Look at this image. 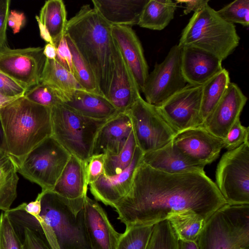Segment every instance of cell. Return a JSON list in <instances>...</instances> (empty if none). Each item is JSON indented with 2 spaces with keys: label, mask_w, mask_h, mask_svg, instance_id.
<instances>
[{
  "label": "cell",
  "mask_w": 249,
  "mask_h": 249,
  "mask_svg": "<svg viewBox=\"0 0 249 249\" xmlns=\"http://www.w3.org/2000/svg\"><path fill=\"white\" fill-rule=\"evenodd\" d=\"M153 225L133 226L121 233L116 249H146Z\"/></svg>",
  "instance_id": "36"
},
{
  "label": "cell",
  "mask_w": 249,
  "mask_h": 249,
  "mask_svg": "<svg viewBox=\"0 0 249 249\" xmlns=\"http://www.w3.org/2000/svg\"><path fill=\"white\" fill-rule=\"evenodd\" d=\"M0 150L7 153L4 133L0 119Z\"/></svg>",
  "instance_id": "50"
},
{
  "label": "cell",
  "mask_w": 249,
  "mask_h": 249,
  "mask_svg": "<svg viewBox=\"0 0 249 249\" xmlns=\"http://www.w3.org/2000/svg\"><path fill=\"white\" fill-rule=\"evenodd\" d=\"M39 222L52 249H91L84 223L85 197L69 199L41 192Z\"/></svg>",
  "instance_id": "4"
},
{
  "label": "cell",
  "mask_w": 249,
  "mask_h": 249,
  "mask_svg": "<svg viewBox=\"0 0 249 249\" xmlns=\"http://www.w3.org/2000/svg\"><path fill=\"white\" fill-rule=\"evenodd\" d=\"M71 154L50 136L16 161L17 171L25 178L36 183L41 192L52 191Z\"/></svg>",
  "instance_id": "8"
},
{
  "label": "cell",
  "mask_w": 249,
  "mask_h": 249,
  "mask_svg": "<svg viewBox=\"0 0 249 249\" xmlns=\"http://www.w3.org/2000/svg\"><path fill=\"white\" fill-rule=\"evenodd\" d=\"M143 155L137 146L130 164L124 170L113 176L104 173L90 184V192L96 200L113 208L124 198L131 189L135 171L142 161Z\"/></svg>",
  "instance_id": "16"
},
{
  "label": "cell",
  "mask_w": 249,
  "mask_h": 249,
  "mask_svg": "<svg viewBox=\"0 0 249 249\" xmlns=\"http://www.w3.org/2000/svg\"><path fill=\"white\" fill-rule=\"evenodd\" d=\"M55 60L69 72L73 74L72 56L65 36L60 40L56 47Z\"/></svg>",
  "instance_id": "43"
},
{
  "label": "cell",
  "mask_w": 249,
  "mask_h": 249,
  "mask_svg": "<svg viewBox=\"0 0 249 249\" xmlns=\"http://www.w3.org/2000/svg\"><path fill=\"white\" fill-rule=\"evenodd\" d=\"M111 32L124 61L142 92L149 74L141 42L131 27L111 26Z\"/></svg>",
  "instance_id": "18"
},
{
  "label": "cell",
  "mask_w": 249,
  "mask_h": 249,
  "mask_svg": "<svg viewBox=\"0 0 249 249\" xmlns=\"http://www.w3.org/2000/svg\"><path fill=\"white\" fill-rule=\"evenodd\" d=\"M239 40L234 24L224 20L208 4L194 13L178 45L200 49L223 61L233 52Z\"/></svg>",
  "instance_id": "5"
},
{
  "label": "cell",
  "mask_w": 249,
  "mask_h": 249,
  "mask_svg": "<svg viewBox=\"0 0 249 249\" xmlns=\"http://www.w3.org/2000/svg\"><path fill=\"white\" fill-rule=\"evenodd\" d=\"M172 142L190 160L204 167L216 160L224 148L223 140L213 135L203 126L178 132Z\"/></svg>",
  "instance_id": "14"
},
{
  "label": "cell",
  "mask_w": 249,
  "mask_h": 249,
  "mask_svg": "<svg viewBox=\"0 0 249 249\" xmlns=\"http://www.w3.org/2000/svg\"><path fill=\"white\" fill-rule=\"evenodd\" d=\"M85 163L71 155L52 191L69 199L86 197L88 186Z\"/></svg>",
  "instance_id": "26"
},
{
  "label": "cell",
  "mask_w": 249,
  "mask_h": 249,
  "mask_svg": "<svg viewBox=\"0 0 249 249\" xmlns=\"http://www.w3.org/2000/svg\"><path fill=\"white\" fill-rule=\"evenodd\" d=\"M126 111L131 120L137 146L143 154L164 146L177 134L158 107L148 103L141 96Z\"/></svg>",
  "instance_id": "10"
},
{
  "label": "cell",
  "mask_w": 249,
  "mask_h": 249,
  "mask_svg": "<svg viewBox=\"0 0 249 249\" xmlns=\"http://www.w3.org/2000/svg\"><path fill=\"white\" fill-rule=\"evenodd\" d=\"M172 141L160 149L143 154L142 162L155 170L171 174L204 171V166L190 160Z\"/></svg>",
  "instance_id": "22"
},
{
  "label": "cell",
  "mask_w": 249,
  "mask_h": 249,
  "mask_svg": "<svg viewBox=\"0 0 249 249\" xmlns=\"http://www.w3.org/2000/svg\"><path fill=\"white\" fill-rule=\"evenodd\" d=\"M215 183L227 204H249V142L223 154Z\"/></svg>",
  "instance_id": "9"
},
{
  "label": "cell",
  "mask_w": 249,
  "mask_h": 249,
  "mask_svg": "<svg viewBox=\"0 0 249 249\" xmlns=\"http://www.w3.org/2000/svg\"><path fill=\"white\" fill-rule=\"evenodd\" d=\"M111 28L95 9L85 4L68 20L65 32L92 69L99 90L106 98L115 49Z\"/></svg>",
  "instance_id": "2"
},
{
  "label": "cell",
  "mask_w": 249,
  "mask_h": 249,
  "mask_svg": "<svg viewBox=\"0 0 249 249\" xmlns=\"http://www.w3.org/2000/svg\"><path fill=\"white\" fill-rule=\"evenodd\" d=\"M26 22L24 14L22 12L12 10L8 18V25L14 34L18 33L24 26Z\"/></svg>",
  "instance_id": "45"
},
{
  "label": "cell",
  "mask_w": 249,
  "mask_h": 249,
  "mask_svg": "<svg viewBox=\"0 0 249 249\" xmlns=\"http://www.w3.org/2000/svg\"><path fill=\"white\" fill-rule=\"evenodd\" d=\"M52 135L68 152L84 161L92 156L96 135L107 120L83 116L62 104L51 108Z\"/></svg>",
  "instance_id": "7"
},
{
  "label": "cell",
  "mask_w": 249,
  "mask_h": 249,
  "mask_svg": "<svg viewBox=\"0 0 249 249\" xmlns=\"http://www.w3.org/2000/svg\"><path fill=\"white\" fill-rule=\"evenodd\" d=\"M38 20L49 33L53 44L56 47L64 36L68 22L65 4L62 0H49L45 2L39 16Z\"/></svg>",
  "instance_id": "27"
},
{
  "label": "cell",
  "mask_w": 249,
  "mask_h": 249,
  "mask_svg": "<svg viewBox=\"0 0 249 249\" xmlns=\"http://www.w3.org/2000/svg\"><path fill=\"white\" fill-rule=\"evenodd\" d=\"M148 0H92L93 8L111 26L138 25Z\"/></svg>",
  "instance_id": "23"
},
{
  "label": "cell",
  "mask_w": 249,
  "mask_h": 249,
  "mask_svg": "<svg viewBox=\"0 0 249 249\" xmlns=\"http://www.w3.org/2000/svg\"><path fill=\"white\" fill-rule=\"evenodd\" d=\"M17 98H11L6 97L0 93V108Z\"/></svg>",
  "instance_id": "51"
},
{
  "label": "cell",
  "mask_w": 249,
  "mask_h": 249,
  "mask_svg": "<svg viewBox=\"0 0 249 249\" xmlns=\"http://www.w3.org/2000/svg\"><path fill=\"white\" fill-rule=\"evenodd\" d=\"M24 97L30 101L50 108L62 104L64 94L48 85L40 83L29 89Z\"/></svg>",
  "instance_id": "37"
},
{
  "label": "cell",
  "mask_w": 249,
  "mask_h": 249,
  "mask_svg": "<svg viewBox=\"0 0 249 249\" xmlns=\"http://www.w3.org/2000/svg\"><path fill=\"white\" fill-rule=\"evenodd\" d=\"M7 153L20 161L52 135L51 108L35 103L24 96L0 108Z\"/></svg>",
  "instance_id": "3"
},
{
  "label": "cell",
  "mask_w": 249,
  "mask_h": 249,
  "mask_svg": "<svg viewBox=\"0 0 249 249\" xmlns=\"http://www.w3.org/2000/svg\"><path fill=\"white\" fill-rule=\"evenodd\" d=\"M0 249H22L21 242L5 212L0 214Z\"/></svg>",
  "instance_id": "39"
},
{
  "label": "cell",
  "mask_w": 249,
  "mask_h": 249,
  "mask_svg": "<svg viewBox=\"0 0 249 249\" xmlns=\"http://www.w3.org/2000/svg\"><path fill=\"white\" fill-rule=\"evenodd\" d=\"M202 91V85L187 84L157 106L163 118L177 133L203 126L200 116Z\"/></svg>",
  "instance_id": "13"
},
{
  "label": "cell",
  "mask_w": 249,
  "mask_h": 249,
  "mask_svg": "<svg viewBox=\"0 0 249 249\" xmlns=\"http://www.w3.org/2000/svg\"><path fill=\"white\" fill-rule=\"evenodd\" d=\"M84 223L91 249H116L121 233L118 232L97 200L87 196L84 204Z\"/></svg>",
  "instance_id": "17"
},
{
  "label": "cell",
  "mask_w": 249,
  "mask_h": 249,
  "mask_svg": "<svg viewBox=\"0 0 249 249\" xmlns=\"http://www.w3.org/2000/svg\"><path fill=\"white\" fill-rule=\"evenodd\" d=\"M28 90L13 79L0 72V93L8 97L18 98Z\"/></svg>",
  "instance_id": "42"
},
{
  "label": "cell",
  "mask_w": 249,
  "mask_h": 249,
  "mask_svg": "<svg viewBox=\"0 0 249 249\" xmlns=\"http://www.w3.org/2000/svg\"><path fill=\"white\" fill-rule=\"evenodd\" d=\"M15 159L0 150V210L6 212L17 196L19 180Z\"/></svg>",
  "instance_id": "29"
},
{
  "label": "cell",
  "mask_w": 249,
  "mask_h": 249,
  "mask_svg": "<svg viewBox=\"0 0 249 249\" xmlns=\"http://www.w3.org/2000/svg\"><path fill=\"white\" fill-rule=\"evenodd\" d=\"M65 36L72 56L73 75L75 79L84 90L102 95L92 69L81 55L70 37L67 35Z\"/></svg>",
  "instance_id": "33"
},
{
  "label": "cell",
  "mask_w": 249,
  "mask_h": 249,
  "mask_svg": "<svg viewBox=\"0 0 249 249\" xmlns=\"http://www.w3.org/2000/svg\"><path fill=\"white\" fill-rule=\"evenodd\" d=\"M137 145L132 130L122 150L116 155H105V174L113 176L120 174L130 164Z\"/></svg>",
  "instance_id": "34"
},
{
  "label": "cell",
  "mask_w": 249,
  "mask_h": 249,
  "mask_svg": "<svg viewBox=\"0 0 249 249\" xmlns=\"http://www.w3.org/2000/svg\"><path fill=\"white\" fill-rule=\"evenodd\" d=\"M40 83L64 94L70 95L78 89H84L73 75L56 60L46 58Z\"/></svg>",
  "instance_id": "32"
},
{
  "label": "cell",
  "mask_w": 249,
  "mask_h": 249,
  "mask_svg": "<svg viewBox=\"0 0 249 249\" xmlns=\"http://www.w3.org/2000/svg\"><path fill=\"white\" fill-rule=\"evenodd\" d=\"M225 21L248 27L249 24V0H236L216 11Z\"/></svg>",
  "instance_id": "38"
},
{
  "label": "cell",
  "mask_w": 249,
  "mask_h": 249,
  "mask_svg": "<svg viewBox=\"0 0 249 249\" xmlns=\"http://www.w3.org/2000/svg\"><path fill=\"white\" fill-rule=\"evenodd\" d=\"M248 98L235 83H230L227 90L203 126L215 137L224 139L230 129L240 119Z\"/></svg>",
  "instance_id": "15"
},
{
  "label": "cell",
  "mask_w": 249,
  "mask_h": 249,
  "mask_svg": "<svg viewBox=\"0 0 249 249\" xmlns=\"http://www.w3.org/2000/svg\"><path fill=\"white\" fill-rule=\"evenodd\" d=\"M249 127L243 125L240 119L236 121L223 139L224 148L234 149L245 142H249Z\"/></svg>",
  "instance_id": "40"
},
{
  "label": "cell",
  "mask_w": 249,
  "mask_h": 249,
  "mask_svg": "<svg viewBox=\"0 0 249 249\" xmlns=\"http://www.w3.org/2000/svg\"><path fill=\"white\" fill-rule=\"evenodd\" d=\"M132 130L131 120L126 111L119 112L108 119L96 135L92 156L118 154Z\"/></svg>",
  "instance_id": "21"
},
{
  "label": "cell",
  "mask_w": 249,
  "mask_h": 249,
  "mask_svg": "<svg viewBox=\"0 0 249 249\" xmlns=\"http://www.w3.org/2000/svg\"><path fill=\"white\" fill-rule=\"evenodd\" d=\"M230 83L229 73L223 68L202 85L200 116L203 124L222 99Z\"/></svg>",
  "instance_id": "31"
},
{
  "label": "cell",
  "mask_w": 249,
  "mask_h": 249,
  "mask_svg": "<svg viewBox=\"0 0 249 249\" xmlns=\"http://www.w3.org/2000/svg\"><path fill=\"white\" fill-rule=\"evenodd\" d=\"M115 45L113 68L107 98L119 112H125L141 95L132 73Z\"/></svg>",
  "instance_id": "19"
},
{
  "label": "cell",
  "mask_w": 249,
  "mask_h": 249,
  "mask_svg": "<svg viewBox=\"0 0 249 249\" xmlns=\"http://www.w3.org/2000/svg\"><path fill=\"white\" fill-rule=\"evenodd\" d=\"M181 51L178 44L174 45L149 73L142 90L148 103L159 106L187 84L181 71Z\"/></svg>",
  "instance_id": "11"
},
{
  "label": "cell",
  "mask_w": 249,
  "mask_h": 249,
  "mask_svg": "<svg viewBox=\"0 0 249 249\" xmlns=\"http://www.w3.org/2000/svg\"><path fill=\"white\" fill-rule=\"evenodd\" d=\"M220 59L199 49L182 48L181 68L187 84L202 85L223 68Z\"/></svg>",
  "instance_id": "20"
},
{
  "label": "cell",
  "mask_w": 249,
  "mask_h": 249,
  "mask_svg": "<svg viewBox=\"0 0 249 249\" xmlns=\"http://www.w3.org/2000/svg\"><path fill=\"white\" fill-rule=\"evenodd\" d=\"M199 249H249V204H225L206 221Z\"/></svg>",
  "instance_id": "6"
},
{
  "label": "cell",
  "mask_w": 249,
  "mask_h": 249,
  "mask_svg": "<svg viewBox=\"0 0 249 249\" xmlns=\"http://www.w3.org/2000/svg\"><path fill=\"white\" fill-rule=\"evenodd\" d=\"M11 1L6 0L0 7V48L6 45V30Z\"/></svg>",
  "instance_id": "44"
},
{
  "label": "cell",
  "mask_w": 249,
  "mask_h": 249,
  "mask_svg": "<svg viewBox=\"0 0 249 249\" xmlns=\"http://www.w3.org/2000/svg\"><path fill=\"white\" fill-rule=\"evenodd\" d=\"M45 60L42 47L0 48V72L28 90L40 83Z\"/></svg>",
  "instance_id": "12"
},
{
  "label": "cell",
  "mask_w": 249,
  "mask_h": 249,
  "mask_svg": "<svg viewBox=\"0 0 249 249\" xmlns=\"http://www.w3.org/2000/svg\"><path fill=\"white\" fill-rule=\"evenodd\" d=\"M175 1L178 3L184 4L185 8L183 11L184 15H187L194 11L196 12L208 4L209 0H177Z\"/></svg>",
  "instance_id": "46"
},
{
  "label": "cell",
  "mask_w": 249,
  "mask_h": 249,
  "mask_svg": "<svg viewBox=\"0 0 249 249\" xmlns=\"http://www.w3.org/2000/svg\"><path fill=\"white\" fill-rule=\"evenodd\" d=\"M67 107L86 117L107 120L119 113L102 95L78 89L65 97L62 103Z\"/></svg>",
  "instance_id": "24"
},
{
  "label": "cell",
  "mask_w": 249,
  "mask_h": 249,
  "mask_svg": "<svg viewBox=\"0 0 249 249\" xmlns=\"http://www.w3.org/2000/svg\"><path fill=\"white\" fill-rule=\"evenodd\" d=\"M18 206L37 219L41 210V196L38 194L35 200L28 203H23Z\"/></svg>",
  "instance_id": "47"
},
{
  "label": "cell",
  "mask_w": 249,
  "mask_h": 249,
  "mask_svg": "<svg viewBox=\"0 0 249 249\" xmlns=\"http://www.w3.org/2000/svg\"><path fill=\"white\" fill-rule=\"evenodd\" d=\"M227 204L205 171L171 174L142 161L128 193L114 206L126 228L154 225L170 213L192 210L206 220Z\"/></svg>",
  "instance_id": "1"
},
{
  "label": "cell",
  "mask_w": 249,
  "mask_h": 249,
  "mask_svg": "<svg viewBox=\"0 0 249 249\" xmlns=\"http://www.w3.org/2000/svg\"><path fill=\"white\" fill-rule=\"evenodd\" d=\"M43 54L46 58L55 60L56 49L53 45L47 43L43 47Z\"/></svg>",
  "instance_id": "48"
},
{
  "label": "cell",
  "mask_w": 249,
  "mask_h": 249,
  "mask_svg": "<svg viewBox=\"0 0 249 249\" xmlns=\"http://www.w3.org/2000/svg\"><path fill=\"white\" fill-rule=\"evenodd\" d=\"M5 212L21 242L22 249H52L34 216L19 206Z\"/></svg>",
  "instance_id": "25"
},
{
  "label": "cell",
  "mask_w": 249,
  "mask_h": 249,
  "mask_svg": "<svg viewBox=\"0 0 249 249\" xmlns=\"http://www.w3.org/2000/svg\"><path fill=\"white\" fill-rule=\"evenodd\" d=\"M84 161L87 183L89 185L105 173V155H93Z\"/></svg>",
  "instance_id": "41"
},
{
  "label": "cell",
  "mask_w": 249,
  "mask_h": 249,
  "mask_svg": "<svg viewBox=\"0 0 249 249\" xmlns=\"http://www.w3.org/2000/svg\"><path fill=\"white\" fill-rule=\"evenodd\" d=\"M179 240L167 220L153 225L146 249H178Z\"/></svg>",
  "instance_id": "35"
},
{
  "label": "cell",
  "mask_w": 249,
  "mask_h": 249,
  "mask_svg": "<svg viewBox=\"0 0 249 249\" xmlns=\"http://www.w3.org/2000/svg\"><path fill=\"white\" fill-rule=\"evenodd\" d=\"M177 3L172 0H148L138 25L141 27L160 31L173 19Z\"/></svg>",
  "instance_id": "28"
},
{
  "label": "cell",
  "mask_w": 249,
  "mask_h": 249,
  "mask_svg": "<svg viewBox=\"0 0 249 249\" xmlns=\"http://www.w3.org/2000/svg\"><path fill=\"white\" fill-rule=\"evenodd\" d=\"M179 241L197 240L206 223L205 219L190 210L170 213L166 218Z\"/></svg>",
  "instance_id": "30"
},
{
  "label": "cell",
  "mask_w": 249,
  "mask_h": 249,
  "mask_svg": "<svg viewBox=\"0 0 249 249\" xmlns=\"http://www.w3.org/2000/svg\"><path fill=\"white\" fill-rule=\"evenodd\" d=\"M5 1L4 0H0V7L5 3Z\"/></svg>",
  "instance_id": "52"
},
{
  "label": "cell",
  "mask_w": 249,
  "mask_h": 249,
  "mask_svg": "<svg viewBox=\"0 0 249 249\" xmlns=\"http://www.w3.org/2000/svg\"><path fill=\"white\" fill-rule=\"evenodd\" d=\"M178 249H199L196 242L179 241Z\"/></svg>",
  "instance_id": "49"
}]
</instances>
